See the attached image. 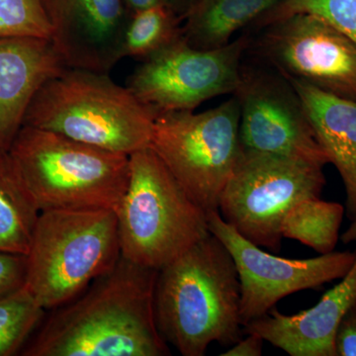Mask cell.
Segmentation results:
<instances>
[{
  "instance_id": "cell-14",
  "label": "cell",
  "mask_w": 356,
  "mask_h": 356,
  "mask_svg": "<svg viewBox=\"0 0 356 356\" xmlns=\"http://www.w3.org/2000/svg\"><path fill=\"white\" fill-rule=\"evenodd\" d=\"M355 298L356 257L341 282L325 292L313 308L291 316L273 308L243 325V331L261 337L291 356H336L337 329Z\"/></svg>"
},
{
  "instance_id": "cell-12",
  "label": "cell",
  "mask_w": 356,
  "mask_h": 356,
  "mask_svg": "<svg viewBox=\"0 0 356 356\" xmlns=\"http://www.w3.org/2000/svg\"><path fill=\"white\" fill-rule=\"evenodd\" d=\"M207 218L210 234L227 248L238 269L243 327L293 293L341 280L355 261V252L334 250L313 259H283L243 238L218 211L208 213Z\"/></svg>"
},
{
  "instance_id": "cell-7",
  "label": "cell",
  "mask_w": 356,
  "mask_h": 356,
  "mask_svg": "<svg viewBox=\"0 0 356 356\" xmlns=\"http://www.w3.org/2000/svg\"><path fill=\"white\" fill-rule=\"evenodd\" d=\"M149 147L201 209L218 211L242 154L238 99L233 95L202 113L159 115Z\"/></svg>"
},
{
  "instance_id": "cell-15",
  "label": "cell",
  "mask_w": 356,
  "mask_h": 356,
  "mask_svg": "<svg viewBox=\"0 0 356 356\" xmlns=\"http://www.w3.org/2000/svg\"><path fill=\"white\" fill-rule=\"evenodd\" d=\"M65 67L50 40L0 39V149L8 151L34 96Z\"/></svg>"
},
{
  "instance_id": "cell-27",
  "label": "cell",
  "mask_w": 356,
  "mask_h": 356,
  "mask_svg": "<svg viewBox=\"0 0 356 356\" xmlns=\"http://www.w3.org/2000/svg\"><path fill=\"white\" fill-rule=\"evenodd\" d=\"M123 3L131 17L133 14L147 8H151V7L161 6V4H165V2L163 0H123Z\"/></svg>"
},
{
  "instance_id": "cell-28",
  "label": "cell",
  "mask_w": 356,
  "mask_h": 356,
  "mask_svg": "<svg viewBox=\"0 0 356 356\" xmlns=\"http://www.w3.org/2000/svg\"><path fill=\"white\" fill-rule=\"evenodd\" d=\"M197 1L198 0H163L165 6L170 7L173 13L181 18L182 21L185 19L187 14Z\"/></svg>"
},
{
  "instance_id": "cell-1",
  "label": "cell",
  "mask_w": 356,
  "mask_h": 356,
  "mask_svg": "<svg viewBox=\"0 0 356 356\" xmlns=\"http://www.w3.org/2000/svg\"><path fill=\"white\" fill-rule=\"evenodd\" d=\"M158 273L121 255L79 296L44 317L22 355H170L154 318Z\"/></svg>"
},
{
  "instance_id": "cell-20",
  "label": "cell",
  "mask_w": 356,
  "mask_h": 356,
  "mask_svg": "<svg viewBox=\"0 0 356 356\" xmlns=\"http://www.w3.org/2000/svg\"><path fill=\"white\" fill-rule=\"evenodd\" d=\"M182 21L161 4L133 14L124 37L122 58L144 60L181 38Z\"/></svg>"
},
{
  "instance_id": "cell-16",
  "label": "cell",
  "mask_w": 356,
  "mask_h": 356,
  "mask_svg": "<svg viewBox=\"0 0 356 356\" xmlns=\"http://www.w3.org/2000/svg\"><path fill=\"white\" fill-rule=\"evenodd\" d=\"M289 81L303 102L318 144L343 179L346 216L356 222V102Z\"/></svg>"
},
{
  "instance_id": "cell-18",
  "label": "cell",
  "mask_w": 356,
  "mask_h": 356,
  "mask_svg": "<svg viewBox=\"0 0 356 356\" xmlns=\"http://www.w3.org/2000/svg\"><path fill=\"white\" fill-rule=\"evenodd\" d=\"M40 212L8 152L0 149V250L27 255Z\"/></svg>"
},
{
  "instance_id": "cell-21",
  "label": "cell",
  "mask_w": 356,
  "mask_h": 356,
  "mask_svg": "<svg viewBox=\"0 0 356 356\" xmlns=\"http://www.w3.org/2000/svg\"><path fill=\"white\" fill-rule=\"evenodd\" d=\"M25 284L0 296V356L16 355L46 317Z\"/></svg>"
},
{
  "instance_id": "cell-17",
  "label": "cell",
  "mask_w": 356,
  "mask_h": 356,
  "mask_svg": "<svg viewBox=\"0 0 356 356\" xmlns=\"http://www.w3.org/2000/svg\"><path fill=\"white\" fill-rule=\"evenodd\" d=\"M281 0H198L182 23L184 38L193 48L226 46L235 33L250 27Z\"/></svg>"
},
{
  "instance_id": "cell-13",
  "label": "cell",
  "mask_w": 356,
  "mask_h": 356,
  "mask_svg": "<svg viewBox=\"0 0 356 356\" xmlns=\"http://www.w3.org/2000/svg\"><path fill=\"white\" fill-rule=\"evenodd\" d=\"M50 41L67 67L108 74L122 58L130 15L123 0H42Z\"/></svg>"
},
{
  "instance_id": "cell-25",
  "label": "cell",
  "mask_w": 356,
  "mask_h": 356,
  "mask_svg": "<svg viewBox=\"0 0 356 356\" xmlns=\"http://www.w3.org/2000/svg\"><path fill=\"white\" fill-rule=\"evenodd\" d=\"M334 348L336 356H356V298L341 318Z\"/></svg>"
},
{
  "instance_id": "cell-24",
  "label": "cell",
  "mask_w": 356,
  "mask_h": 356,
  "mask_svg": "<svg viewBox=\"0 0 356 356\" xmlns=\"http://www.w3.org/2000/svg\"><path fill=\"white\" fill-rule=\"evenodd\" d=\"M27 255L0 250V296L25 284Z\"/></svg>"
},
{
  "instance_id": "cell-2",
  "label": "cell",
  "mask_w": 356,
  "mask_h": 356,
  "mask_svg": "<svg viewBox=\"0 0 356 356\" xmlns=\"http://www.w3.org/2000/svg\"><path fill=\"white\" fill-rule=\"evenodd\" d=\"M154 308L159 334L184 356L242 339L240 278L221 241L210 234L159 269Z\"/></svg>"
},
{
  "instance_id": "cell-11",
  "label": "cell",
  "mask_w": 356,
  "mask_h": 356,
  "mask_svg": "<svg viewBox=\"0 0 356 356\" xmlns=\"http://www.w3.org/2000/svg\"><path fill=\"white\" fill-rule=\"evenodd\" d=\"M257 32L250 47L264 64L288 79L356 102V43L350 37L307 14L276 21Z\"/></svg>"
},
{
  "instance_id": "cell-26",
  "label": "cell",
  "mask_w": 356,
  "mask_h": 356,
  "mask_svg": "<svg viewBox=\"0 0 356 356\" xmlns=\"http://www.w3.org/2000/svg\"><path fill=\"white\" fill-rule=\"evenodd\" d=\"M245 339H238V341L222 356H261L264 348V339L254 334H245Z\"/></svg>"
},
{
  "instance_id": "cell-9",
  "label": "cell",
  "mask_w": 356,
  "mask_h": 356,
  "mask_svg": "<svg viewBox=\"0 0 356 356\" xmlns=\"http://www.w3.org/2000/svg\"><path fill=\"white\" fill-rule=\"evenodd\" d=\"M250 41L248 32L221 48L199 50L182 36L143 60L127 88L154 119L168 112L193 111L212 98L235 93Z\"/></svg>"
},
{
  "instance_id": "cell-8",
  "label": "cell",
  "mask_w": 356,
  "mask_h": 356,
  "mask_svg": "<svg viewBox=\"0 0 356 356\" xmlns=\"http://www.w3.org/2000/svg\"><path fill=\"white\" fill-rule=\"evenodd\" d=\"M325 184L323 166L242 147L218 212L250 242L280 252L281 224L288 211L300 201L320 197Z\"/></svg>"
},
{
  "instance_id": "cell-6",
  "label": "cell",
  "mask_w": 356,
  "mask_h": 356,
  "mask_svg": "<svg viewBox=\"0 0 356 356\" xmlns=\"http://www.w3.org/2000/svg\"><path fill=\"white\" fill-rule=\"evenodd\" d=\"M120 257L114 210L41 211L25 286L44 309L54 310L79 296Z\"/></svg>"
},
{
  "instance_id": "cell-19",
  "label": "cell",
  "mask_w": 356,
  "mask_h": 356,
  "mask_svg": "<svg viewBox=\"0 0 356 356\" xmlns=\"http://www.w3.org/2000/svg\"><path fill=\"white\" fill-rule=\"evenodd\" d=\"M346 209L341 204L305 199L288 211L281 224L283 238L298 241L320 254L334 252Z\"/></svg>"
},
{
  "instance_id": "cell-10",
  "label": "cell",
  "mask_w": 356,
  "mask_h": 356,
  "mask_svg": "<svg viewBox=\"0 0 356 356\" xmlns=\"http://www.w3.org/2000/svg\"><path fill=\"white\" fill-rule=\"evenodd\" d=\"M233 95L240 105L243 149L304 159L323 168L330 163L296 89L280 72L264 62H243Z\"/></svg>"
},
{
  "instance_id": "cell-4",
  "label": "cell",
  "mask_w": 356,
  "mask_h": 356,
  "mask_svg": "<svg viewBox=\"0 0 356 356\" xmlns=\"http://www.w3.org/2000/svg\"><path fill=\"white\" fill-rule=\"evenodd\" d=\"M7 152L40 211H115L127 189L128 154L30 126Z\"/></svg>"
},
{
  "instance_id": "cell-5",
  "label": "cell",
  "mask_w": 356,
  "mask_h": 356,
  "mask_svg": "<svg viewBox=\"0 0 356 356\" xmlns=\"http://www.w3.org/2000/svg\"><path fill=\"white\" fill-rule=\"evenodd\" d=\"M115 213L122 257L156 270L210 235L207 213L151 147L130 154L127 189Z\"/></svg>"
},
{
  "instance_id": "cell-22",
  "label": "cell",
  "mask_w": 356,
  "mask_h": 356,
  "mask_svg": "<svg viewBox=\"0 0 356 356\" xmlns=\"http://www.w3.org/2000/svg\"><path fill=\"white\" fill-rule=\"evenodd\" d=\"M297 14L315 16L356 43V0H281L250 27L259 31L271 23Z\"/></svg>"
},
{
  "instance_id": "cell-23",
  "label": "cell",
  "mask_w": 356,
  "mask_h": 356,
  "mask_svg": "<svg viewBox=\"0 0 356 356\" xmlns=\"http://www.w3.org/2000/svg\"><path fill=\"white\" fill-rule=\"evenodd\" d=\"M51 37V26L42 0H0V39Z\"/></svg>"
},
{
  "instance_id": "cell-3",
  "label": "cell",
  "mask_w": 356,
  "mask_h": 356,
  "mask_svg": "<svg viewBox=\"0 0 356 356\" xmlns=\"http://www.w3.org/2000/svg\"><path fill=\"white\" fill-rule=\"evenodd\" d=\"M154 117L108 74L65 67L34 96L23 126L130 156L151 147Z\"/></svg>"
},
{
  "instance_id": "cell-29",
  "label": "cell",
  "mask_w": 356,
  "mask_h": 356,
  "mask_svg": "<svg viewBox=\"0 0 356 356\" xmlns=\"http://www.w3.org/2000/svg\"><path fill=\"white\" fill-rule=\"evenodd\" d=\"M341 240L344 243H350L356 241V222H353L350 228L344 232Z\"/></svg>"
}]
</instances>
